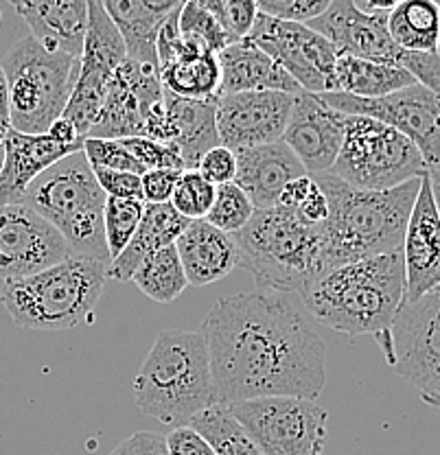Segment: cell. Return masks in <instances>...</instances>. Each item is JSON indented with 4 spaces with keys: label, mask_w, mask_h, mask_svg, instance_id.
Here are the masks:
<instances>
[{
    "label": "cell",
    "mask_w": 440,
    "mask_h": 455,
    "mask_svg": "<svg viewBox=\"0 0 440 455\" xmlns=\"http://www.w3.org/2000/svg\"><path fill=\"white\" fill-rule=\"evenodd\" d=\"M200 333L217 403L263 396L316 401L323 392L326 344L287 293L259 287L220 298Z\"/></svg>",
    "instance_id": "cell-1"
},
{
    "label": "cell",
    "mask_w": 440,
    "mask_h": 455,
    "mask_svg": "<svg viewBox=\"0 0 440 455\" xmlns=\"http://www.w3.org/2000/svg\"><path fill=\"white\" fill-rule=\"evenodd\" d=\"M259 13L285 22H300L307 25L318 18L333 0H254Z\"/></svg>",
    "instance_id": "cell-41"
},
{
    "label": "cell",
    "mask_w": 440,
    "mask_h": 455,
    "mask_svg": "<svg viewBox=\"0 0 440 455\" xmlns=\"http://www.w3.org/2000/svg\"><path fill=\"white\" fill-rule=\"evenodd\" d=\"M320 324L338 333L383 339L405 305L404 252H388L333 267L305 298Z\"/></svg>",
    "instance_id": "cell-3"
},
{
    "label": "cell",
    "mask_w": 440,
    "mask_h": 455,
    "mask_svg": "<svg viewBox=\"0 0 440 455\" xmlns=\"http://www.w3.org/2000/svg\"><path fill=\"white\" fill-rule=\"evenodd\" d=\"M353 3H355V4H357V7H359V9H362V7H364V0H353Z\"/></svg>",
    "instance_id": "cell-57"
},
{
    "label": "cell",
    "mask_w": 440,
    "mask_h": 455,
    "mask_svg": "<svg viewBox=\"0 0 440 455\" xmlns=\"http://www.w3.org/2000/svg\"><path fill=\"white\" fill-rule=\"evenodd\" d=\"M132 156L136 163L145 171L151 169H180L184 171V163L180 158L178 149L173 145H164V142H156L145 136H132V139L118 140Z\"/></svg>",
    "instance_id": "cell-40"
},
{
    "label": "cell",
    "mask_w": 440,
    "mask_h": 455,
    "mask_svg": "<svg viewBox=\"0 0 440 455\" xmlns=\"http://www.w3.org/2000/svg\"><path fill=\"white\" fill-rule=\"evenodd\" d=\"M46 136H49L51 140L58 142V145H75V142H84V139H79L73 123H68L66 118H58L55 123H51V127L46 130Z\"/></svg>",
    "instance_id": "cell-49"
},
{
    "label": "cell",
    "mask_w": 440,
    "mask_h": 455,
    "mask_svg": "<svg viewBox=\"0 0 440 455\" xmlns=\"http://www.w3.org/2000/svg\"><path fill=\"white\" fill-rule=\"evenodd\" d=\"M314 178L311 175H300V178H293L290 182L285 184V188H283L281 197H278V206L283 208H290V211H296L298 204L302 202L307 196H309V191L314 188Z\"/></svg>",
    "instance_id": "cell-48"
},
{
    "label": "cell",
    "mask_w": 440,
    "mask_h": 455,
    "mask_svg": "<svg viewBox=\"0 0 440 455\" xmlns=\"http://www.w3.org/2000/svg\"><path fill=\"white\" fill-rule=\"evenodd\" d=\"M173 245L191 287H206L221 281L236 267V243L233 235L211 226L204 220L191 221Z\"/></svg>",
    "instance_id": "cell-24"
},
{
    "label": "cell",
    "mask_w": 440,
    "mask_h": 455,
    "mask_svg": "<svg viewBox=\"0 0 440 455\" xmlns=\"http://www.w3.org/2000/svg\"><path fill=\"white\" fill-rule=\"evenodd\" d=\"M347 114L326 106L314 92H298L293 97L290 121L283 142L293 151L307 175L326 173L333 167L344 140Z\"/></svg>",
    "instance_id": "cell-19"
},
{
    "label": "cell",
    "mask_w": 440,
    "mask_h": 455,
    "mask_svg": "<svg viewBox=\"0 0 440 455\" xmlns=\"http://www.w3.org/2000/svg\"><path fill=\"white\" fill-rule=\"evenodd\" d=\"M233 239L236 267L252 274L261 289L305 298L331 272L320 226L305 224L290 208L254 211L252 220Z\"/></svg>",
    "instance_id": "cell-4"
},
{
    "label": "cell",
    "mask_w": 440,
    "mask_h": 455,
    "mask_svg": "<svg viewBox=\"0 0 440 455\" xmlns=\"http://www.w3.org/2000/svg\"><path fill=\"white\" fill-rule=\"evenodd\" d=\"M296 94L257 90L217 99L215 123L220 142L233 151L269 145L285 134Z\"/></svg>",
    "instance_id": "cell-17"
},
{
    "label": "cell",
    "mask_w": 440,
    "mask_h": 455,
    "mask_svg": "<svg viewBox=\"0 0 440 455\" xmlns=\"http://www.w3.org/2000/svg\"><path fill=\"white\" fill-rule=\"evenodd\" d=\"M193 3L200 4L204 12L220 22L233 44L248 36L259 16L254 0H193Z\"/></svg>",
    "instance_id": "cell-37"
},
{
    "label": "cell",
    "mask_w": 440,
    "mask_h": 455,
    "mask_svg": "<svg viewBox=\"0 0 440 455\" xmlns=\"http://www.w3.org/2000/svg\"><path fill=\"white\" fill-rule=\"evenodd\" d=\"M70 256L64 236L27 204L0 206V278L16 281Z\"/></svg>",
    "instance_id": "cell-16"
},
{
    "label": "cell",
    "mask_w": 440,
    "mask_h": 455,
    "mask_svg": "<svg viewBox=\"0 0 440 455\" xmlns=\"http://www.w3.org/2000/svg\"><path fill=\"white\" fill-rule=\"evenodd\" d=\"M307 27L333 44L338 55H351L408 70L416 84L440 94V55L410 53L392 42L386 13H368L353 0H333Z\"/></svg>",
    "instance_id": "cell-10"
},
{
    "label": "cell",
    "mask_w": 440,
    "mask_h": 455,
    "mask_svg": "<svg viewBox=\"0 0 440 455\" xmlns=\"http://www.w3.org/2000/svg\"><path fill=\"white\" fill-rule=\"evenodd\" d=\"M188 224L191 221L184 220L172 204H145L143 220H140L125 250L110 263L108 278L116 283L132 281V274L136 272V267L147 256L176 243L178 236Z\"/></svg>",
    "instance_id": "cell-26"
},
{
    "label": "cell",
    "mask_w": 440,
    "mask_h": 455,
    "mask_svg": "<svg viewBox=\"0 0 440 455\" xmlns=\"http://www.w3.org/2000/svg\"><path fill=\"white\" fill-rule=\"evenodd\" d=\"M293 212L298 215V220L305 221V224H309V226H323L324 224L326 215H329V202H326V196L320 191L318 184H314V188L309 191V196L298 204L296 211Z\"/></svg>",
    "instance_id": "cell-47"
},
{
    "label": "cell",
    "mask_w": 440,
    "mask_h": 455,
    "mask_svg": "<svg viewBox=\"0 0 440 455\" xmlns=\"http://www.w3.org/2000/svg\"><path fill=\"white\" fill-rule=\"evenodd\" d=\"M3 160H4V149H3V142H0V169H3Z\"/></svg>",
    "instance_id": "cell-55"
},
{
    "label": "cell",
    "mask_w": 440,
    "mask_h": 455,
    "mask_svg": "<svg viewBox=\"0 0 440 455\" xmlns=\"http://www.w3.org/2000/svg\"><path fill=\"white\" fill-rule=\"evenodd\" d=\"M0 22H3V12H0Z\"/></svg>",
    "instance_id": "cell-59"
},
{
    "label": "cell",
    "mask_w": 440,
    "mask_h": 455,
    "mask_svg": "<svg viewBox=\"0 0 440 455\" xmlns=\"http://www.w3.org/2000/svg\"><path fill=\"white\" fill-rule=\"evenodd\" d=\"M106 199L82 149L37 175L22 204L31 206L64 236L70 256L110 265L103 232Z\"/></svg>",
    "instance_id": "cell-6"
},
{
    "label": "cell",
    "mask_w": 440,
    "mask_h": 455,
    "mask_svg": "<svg viewBox=\"0 0 440 455\" xmlns=\"http://www.w3.org/2000/svg\"><path fill=\"white\" fill-rule=\"evenodd\" d=\"M18 13L31 36L53 53L82 57L90 22V0H22Z\"/></svg>",
    "instance_id": "cell-23"
},
{
    "label": "cell",
    "mask_w": 440,
    "mask_h": 455,
    "mask_svg": "<svg viewBox=\"0 0 440 455\" xmlns=\"http://www.w3.org/2000/svg\"><path fill=\"white\" fill-rule=\"evenodd\" d=\"M12 132V110H9V88L7 79H4L3 68H0V142L4 136Z\"/></svg>",
    "instance_id": "cell-50"
},
{
    "label": "cell",
    "mask_w": 440,
    "mask_h": 455,
    "mask_svg": "<svg viewBox=\"0 0 440 455\" xmlns=\"http://www.w3.org/2000/svg\"><path fill=\"white\" fill-rule=\"evenodd\" d=\"M235 184L248 196L254 211L278 206V197L285 184L293 178L307 175L300 160L283 140L235 151Z\"/></svg>",
    "instance_id": "cell-21"
},
{
    "label": "cell",
    "mask_w": 440,
    "mask_h": 455,
    "mask_svg": "<svg viewBox=\"0 0 440 455\" xmlns=\"http://www.w3.org/2000/svg\"><path fill=\"white\" fill-rule=\"evenodd\" d=\"M331 173L362 191H388L423 178L428 167L408 136L371 116L347 114L344 140Z\"/></svg>",
    "instance_id": "cell-9"
},
{
    "label": "cell",
    "mask_w": 440,
    "mask_h": 455,
    "mask_svg": "<svg viewBox=\"0 0 440 455\" xmlns=\"http://www.w3.org/2000/svg\"><path fill=\"white\" fill-rule=\"evenodd\" d=\"M196 169L204 175L208 182L215 184V187H220V184L235 182L236 156L233 149H228V147L217 145L202 156Z\"/></svg>",
    "instance_id": "cell-42"
},
{
    "label": "cell",
    "mask_w": 440,
    "mask_h": 455,
    "mask_svg": "<svg viewBox=\"0 0 440 455\" xmlns=\"http://www.w3.org/2000/svg\"><path fill=\"white\" fill-rule=\"evenodd\" d=\"M110 455H167V443H164V435L139 431L123 440Z\"/></svg>",
    "instance_id": "cell-46"
},
{
    "label": "cell",
    "mask_w": 440,
    "mask_h": 455,
    "mask_svg": "<svg viewBox=\"0 0 440 455\" xmlns=\"http://www.w3.org/2000/svg\"><path fill=\"white\" fill-rule=\"evenodd\" d=\"M167 443V455H215L211 444L197 434L193 427H176L169 435H164Z\"/></svg>",
    "instance_id": "cell-45"
},
{
    "label": "cell",
    "mask_w": 440,
    "mask_h": 455,
    "mask_svg": "<svg viewBox=\"0 0 440 455\" xmlns=\"http://www.w3.org/2000/svg\"><path fill=\"white\" fill-rule=\"evenodd\" d=\"M432 188H434V199H436V206H438V212H440V187H438V184L432 182Z\"/></svg>",
    "instance_id": "cell-54"
},
{
    "label": "cell",
    "mask_w": 440,
    "mask_h": 455,
    "mask_svg": "<svg viewBox=\"0 0 440 455\" xmlns=\"http://www.w3.org/2000/svg\"><path fill=\"white\" fill-rule=\"evenodd\" d=\"M182 171L180 169H151L140 175V187H143L145 204H169L173 187Z\"/></svg>",
    "instance_id": "cell-44"
},
{
    "label": "cell",
    "mask_w": 440,
    "mask_h": 455,
    "mask_svg": "<svg viewBox=\"0 0 440 455\" xmlns=\"http://www.w3.org/2000/svg\"><path fill=\"white\" fill-rule=\"evenodd\" d=\"M94 178L99 187L108 197L118 199H140L143 202V187H140V175L127 173V171H112L103 167H92Z\"/></svg>",
    "instance_id": "cell-43"
},
{
    "label": "cell",
    "mask_w": 440,
    "mask_h": 455,
    "mask_svg": "<svg viewBox=\"0 0 440 455\" xmlns=\"http://www.w3.org/2000/svg\"><path fill=\"white\" fill-rule=\"evenodd\" d=\"M217 61L221 73L220 97L235 92H257V90L287 94L302 92L296 79L276 60L245 40L226 46L221 53H217Z\"/></svg>",
    "instance_id": "cell-25"
},
{
    "label": "cell",
    "mask_w": 440,
    "mask_h": 455,
    "mask_svg": "<svg viewBox=\"0 0 440 455\" xmlns=\"http://www.w3.org/2000/svg\"><path fill=\"white\" fill-rule=\"evenodd\" d=\"M436 4L440 7V0H436ZM438 55H440V46H438Z\"/></svg>",
    "instance_id": "cell-58"
},
{
    "label": "cell",
    "mask_w": 440,
    "mask_h": 455,
    "mask_svg": "<svg viewBox=\"0 0 440 455\" xmlns=\"http://www.w3.org/2000/svg\"><path fill=\"white\" fill-rule=\"evenodd\" d=\"M252 215L254 206L248 196L235 182H228L220 184L215 188V199H212V206L204 217V221L228 232V235H235V232H239L241 228L252 220Z\"/></svg>",
    "instance_id": "cell-36"
},
{
    "label": "cell",
    "mask_w": 440,
    "mask_h": 455,
    "mask_svg": "<svg viewBox=\"0 0 440 455\" xmlns=\"http://www.w3.org/2000/svg\"><path fill=\"white\" fill-rule=\"evenodd\" d=\"M215 184L208 182L197 169H184L173 187L172 204L173 208L188 221L204 220L215 199Z\"/></svg>",
    "instance_id": "cell-35"
},
{
    "label": "cell",
    "mask_w": 440,
    "mask_h": 455,
    "mask_svg": "<svg viewBox=\"0 0 440 455\" xmlns=\"http://www.w3.org/2000/svg\"><path fill=\"white\" fill-rule=\"evenodd\" d=\"M392 42L410 53L438 55L440 7L436 0H404L386 13Z\"/></svg>",
    "instance_id": "cell-29"
},
{
    "label": "cell",
    "mask_w": 440,
    "mask_h": 455,
    "mask_svg": "<svg viewBox=\"0 0 440 455\" xmlns=\"http://www.w3.org/2000/svg\"><path fill=\"white\" fill-rule=\"evenodd\" d=\"M99 3L121 33L127 60L158 68L156 37L164 22L147 12L143 0H99Z\"/></svg>",
    "instance_id": "cell-30"
},
{
    "label": "cell",
    "mask_w": 440,
    "mask_h": 455,
    "mask_svg": "<svg viewBox=\"0 0 440 455\" xmlns=\"http://www.w3.org/2000/svg\"><path fill=\"white\" fill-rule=\"evenodd\" d=\"M132 283L149 300L160 302V305H169V302L176 300L180 293L188 287L176 245H167V248L147 256L136 267V272L132 274Z\"/></svg>",
    "instance_id": "cell-32"
},
{
    "label": "cell",
    "mask_w": 440,
    "mask_h": 455,
    "mask_svg": "<svg viewBox=\"0 0 440 455\" xmlns=\"http://www.w3.org/2000/svg\"><path fill=\"white\" fill-rule=\"evenodd\" d=\"M110 265L68 256L49 269L4 281L0 302L18 326L29 331H66L97 307Z\"/></svg>",
    "instance_id": "cell-7"
},
{
    "label": "cell",
    "mask_w": 440,
    "mask_h": 455,
    "mask_svg": "<svg viewBox=\"0 0 440 455\" xmlns=\"http://www.w3.org/2000/svg\"><path fill=\"white\" fill-rule=\"evenodd\" d=\"M220 82L217 55L178 57L160 66L164 92L180 99H220Z\"/></svg>",
    "instance_id": "cell-31"
},
{
    "label": "cell",
    "mask_w": 440,
    "mask_h": 455,
    "mask_svg": "<svg viewBox=\"0 0 440 455\" xmlns=\"http://www.w3.org/2000/svg\"><path fill=\"white\" fill-rule=\"evenodd\" d=\"M377 344L388 366L440 411V287L405 302Z\"/></svg>",
    "instance_id": "cell-11"
},
{
    "label": "cell",
    "mask_w": 440,
    "mask_h": 455,
    "mask_svg": "<svg viewBox=\"0 0 440 455\" xmlns=\"http://www.w3.org/2000/svg\"><path fill=\"white\" fill-rule=\"evenodd\" d=\"M318 97L342 114L371 116L395 127L414 142L428 173L440 167V94L425 85L414 84L377 99L351 97L344 92H323Z\"/></svg>",
    "instance_id": "cell-13"
},
{
    "label": "cell",
    "mask_w": 440,
    "mask_h": 455,
    "mask_svg": "<svg viewBox=\"0 0 440 455\" xmlns=\"http://www.w3.org/2000/svg\"><path fill=\"white\" fill-rule=\"evenodd\" d=\"M188 427H193L211 444L215 455H263L224 403L206 407Z\"/></svg>",
    "instance_id": "cell-33"
},
{
    "label": "cell",
    "mask_w": 440,
    "mask_h": 455,
    "mask_svg": "<svg viewBox=\"0 0 440 455\" xmlns=\"http://www.w3.org/2000/svg\"><path fill=\"white\" fill-rule=\"evenodd\" d=\"M4 160L0 169V206L20 204L33 180L66 156L84 149V142L58 145L46 134H22L12 130L3 140Z\"/></svg>",
    "instance_id": "cell-22"
},
{
    "label": "cell",
    "mask_w": 440,
    "mask_h": 455,
    "mask_svg": "<svg viewBox=\"0 0 440 455\" xmlns=\"http://www.w3.org/2000/svg\"><path fill=\"white\" fill-rule=\"evenodd\" d=\"M9 3H12L13 7H18V4H22V0H9Z\"/></svg>",
    "instance_id": "cell-56"
},
{
    "label": "cell",
    "mask_w": 440,
    "mask_h": 455,
    "mask_svg": "<svg viewBox=\"0 0 440 455\" xmlns=\"http://www.w3.org/2000/svg\"><path fill=\"white\" fill-rule=\"evenodd\" d=\"M125 60V42H123L115 22L103 12L99 0H90V22L82 57H79L77 79H75L73 92H70L68 103L61 114V118L73 123L79 139L88 136L94 118L101 110L108 85Z\"/></svg>",
    "instance_id": "cell-14"
},
{
    "label": "cell",
    "mask_w": 440,
    "mask_h": 455,
    "mask_svg": "<svg viewBox=\"0 0 440 455\" xmlns=\"http://www.w3.org/2000/svg\"><path fill=\"white\" fill-rule=\"evenodd\" d=\"M429 180H432L434 184H438V187H440V167H436L434 171H429Z\"/></svg>",
    "instance_id": "cell-53"
},
{
    "label": "cell",
    "mask_w": 440,
    "mask_h": 455,
    "mask_svg": "<svg viewBox=\"0 0 440 455\" xmlns=\"http://www.w3.org/2000/svg\"><path fill=\"white\" fill-rule=\"evenodd\" d=\"M169 123L173 127V142L184 169H196L202 156L221 145L217 134V99H180L164 92Z\"/></svg>",
    "instance_id": "cell-27"
},
{
    "label": "cell",
    "mask_w": 440,
    "mask_h": 455,
    "mask_svg": "<svg viewBox=\"0 0 440 455\" xmlns=\"http://www.w3.org/2000/svg\"><path fill=\"white\" fill-rule=\"evenodd\" d=\"M79 60L44 49L33 36L22 37L0 61L9 88L12 130L46 134L51 123L64 114Z\"/></svg>",
    "instance_id": "cell-8"
},
{
    "label": "cell",
    "mask_w": 440,
    "mask_h": 455,
    "mask_svg": "<svg viewBox=\"0 0 440 455\" xmlns=\"http://www.w3.org/2000/svg\"><path fill=\"white\" fill-rule=\"evenodd\" d=\"M84 154H86L90 167L127 171V173H136V175L145 173V169L136 163L134 156H132L118 140L84 139Z\"/></svg>",
    "instance_id": "cell-39"
},
{
    "label": "cell",
    "mask_w": 440,
    "mask_h": 455,
    "mask_svg": "<svg viewBox=\"0 0 440 455\" xmlns=\"http://www.w3.org/2000/svg\"><path fill=\"white\" fill-rule=\"evenodd\" d=\"M244 40L276 60L305 92H329L338 51L318 31L259 13Z\"/></svg>",
    "instance_id": "cell-15"
},
{
    "label": "cell",
    "mask_w": 440,
    "mask_h": 455,
    "mask_svg": "<svg viewBox=\"0 0 440 455\" xmlns=\"http://www.w3.org/2000/svg\"><path fill=\"white\" fill-rule=\"evenodd\" d=\"M401 3H404V0H364L362 9L368 13H388Z\"/></svg>",
    "instance_id": "cell-52"
},
{
    "label": "cell",
    "mask_w": 440,
    "mask_h": 455,
    "mask_svg": "<svg viewBox=\"0 0 440 455\" xmlns=\"http://www.w3.org/2000/svg\"><path fill=\"white\" fill-rule=\"evenodd\" d=\"M145 202L140 199H118L108 197L106 211H103V232H106L108 254L115 260L125 250L130 239L134 236L136 228L143 220Z\"/></svg>",
    "instance_id": "cell-34"
},
{
    "label": "cell",
    "mask_w": 440,
    "mask_h": 455,
    "mask_svg": "<svg viewBox=\"0 0 440 455\" xmlns=\"http://www.w3.org/2000/svg\"><path fill=\"white\" fill-rule=\"evenodd\" d=\"M401 252L405 267V302L419 300L440 287V212L429 173L420 178Z\"/></svg>",
    "instance_id": "cell-20"
},
{
    "label": "cell",
    "mask_w": 440,
    "mask_h": 455,
    "mask_svg": "<svg viewBox=\"0 0 440 455\" xmlns=\"http://www.w3.org/2000/svg\"><path fill=\"white\" fill-rule=\"evenodd\" d=\"M184 3H187V0H143L147 12L163 22L167 20L172 13H176Z\"/></svg>",
    "instance_id": "cell-51"
},
{
    "label": "cell",
    "mask_w": 440,
    "mask_h": 455,
    "mask_svg": "<svg viewBox=\"0 0 440 455\" xmlns=\"http://www.w3.org/2000/svg\"><path fill=\"white\" fill-rule=\"evenodd\" d=\"M263 455H323L329 411L311 398L263 396L228 405Z\"/></svg>",
    "instance_id": "cell-12"
},
{
    "label": "cell",
    "mask_w": 440,
    "mask_h": 455,
    "mask_svg": "<svg viewBox=\"0 0 440 455\" xmlns=\"http://www.w3.org/2000/svg\"><path fill=\"white\" fill-rule=\"evenodd\" d=\"M134 403L160 425L187 427L215 405V383L204 335L167 329L158 335L134 379Z\"/></svg>",
    "instance_id": "cell-5"
},
{
    "label": "cell",
    "mask_w": 440,
    "mask_h": 455,
    "mask_svg": "<svg viewBox=\"0 0 440 455\" xmlns=\"http://www.w3.org/2000/svg\"><path fill=\"white\" fill-rule=\"evenodd\" d=\"M311 178L329 202V215L320 226L329 269L401 250L420 178L388 191L353 188L331 171Z\"/></svg>",
    "instance_id": "cell-2"
},
{
    "label": "cell",
    "mask_w": 440,
    "mask_h": 455,
    "mask_svg": "<svg viewBox=\"0 0 440 455\" xmlns=\"http://www.w3.org/2000/svg\"><path fill=\"white\" fill-rule=\"evenodd\" d=\"M416 79L408 70L396 66L377 64L351 55H338L333 66L329 92H344L351 97L377 99L414 85Z\"/></svg>",
    "instance_id": "cell-28"
},
{
    "label": "cell",
    "mask_w": 440,
    "mask_h": 455,
    "mask_svg": "<svg viewBox=\"0 0 440 455\" xmlns=\"http://www.w3.org/2000/svg\"><path fill=\"white\" fill-rule=\"evenodd\" d=\"M178 28L180 33H184V36H193L197 37V40L204 42L212 55L221 53L226 46L233 44L228 33L221 28L220 22H217L211 13L204 12L200 4L193 3V0H187V3L180 7Z\"/></svg>",
    "instance_id": "cell-38"
},
{
    "label": "cell",
    "mask_w": 440,
    "mask_h": 455,
    "mask_svg": "<svg viewBox=\"0 0 440 455\" xmlns=\"http://www.w3.org/2000/svg\"><path fill=\"white\" fill-rule=\"evenodd\" d=\"M160 70L156 66L125 60L108 85L106 99L86 139H132L143 136L145 116L154 103L163 99Z\"/></svg>",
    "instance_id": "cell-18"
}]
</instances>
